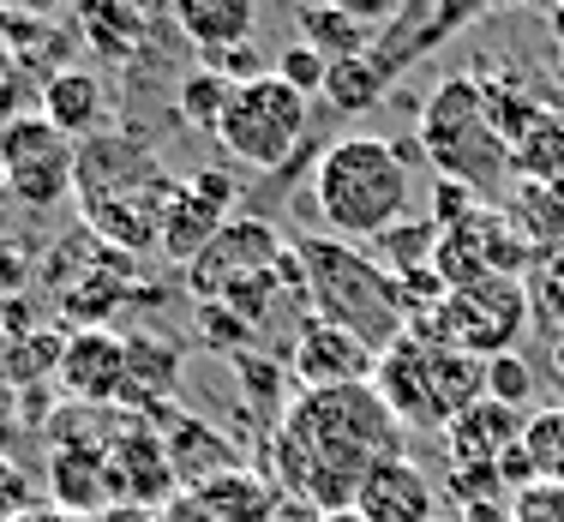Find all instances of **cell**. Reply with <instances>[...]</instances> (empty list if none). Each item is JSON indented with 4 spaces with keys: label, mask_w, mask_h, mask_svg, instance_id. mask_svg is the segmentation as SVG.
<instances>
[{
    "label": "cell",
    "mask_w": 564,
    "mask_h": 522,
    "mask_svg": "<svg viewBox=\"0 0 564 522\" xmlns=\"http://www.w3.org/2000/svg\"><path fill=\"white\" fill-rule=\"evenodd\" d=\"M271 73H276L282 85H289V90H301V97L313 102V97H325L330 61L318 55V48H306V43H289V48H282V55H276V66H271Z\"/></svg>",
    "instance_id": "obj_35"
},
{
    "label": "cell",
    "mask_w": 564,
    "mask_h": 522,
    "mask_svg": "<svg viewBox=\"0 0 564 522\" xmlns=\"http://www.w3.org/2000/svg\"><path fill=\"white\" fill-rule=\"evenodd\" d=\"M306 120H313V102L301 90H289L276 73L252 78V85H235L217 127V144L235 163L247 168H282L306 139Z\"/></svg>",
    "instance_id": "obj_6"
},
{
    "label": "cell",
    "mask_w": 564,
    "mask_h": 522,
    "mask_svg": "<svg viewBox=\"0 0 564 522\" xmlns=\"http://www.w3.org/2000/svg\"><path fill=\"white\" fill-rule=\"evenodd\" d=\"M510 522H564V487L553 480H534L529 492L510 499Z\"/></svg>",
    "instance_id": "obj_39"
},
{
    "label": "cell",
    "mask_w": 564,
    "mask_h": 522,
    "mask_svg": "<svg viewBox=\"0 0 564 522\" xmlns=\"http://www.w3.org/2000/svg\"><path fill=\"white\" fill-rule=\"evenodd\" d=\"M433 247H438V229L433 222H409L402 217L397 229H384L379 240H372V264H379V271H391V276H409V271H426V264H433Z\"/></svg>",
    "instance_id": "obj_31"
},
{
    "label": "cell",
    "mask_w": 564,
    "mask_h": 522,
    "mask_svg": "<svg viewBox=\"0 0 564 522\" xmlns=\"http://www.w3.org/2000/svg\"><path fill=\"white\" fill-rule=\"evenodd\" d=\"M55 391L78 409H120V391H127V337L115 325L66 330Z\"/></svg>",
    "instance_id": "obj_12"
},
{
    "label": "cell",
    "mask_w": 564,
    "mask_h": 522,
    "mask_svg": "<svg viewBox=\"0 0 564 522\" xmlns=\"http://www.w3.org/2000/svg\"><path fill=\"white\" fill-rule=\"evenodd\" d=\"M433 342L438 337H426V325H409L372 367V391L402 433H433Z\"/></svg>",
    "instance_id": "obj_14"
},
{
    "label": "cell",
    "mask_w": 564,
    "mask_h": 522,
    "mask_svg": "<svg viewBox=\"0 0 564 522\" xmlns=\"http://www.w3.org/2000/svg\"><path fill=\"white\" fill-rule=\"evenodd\" d=\"M529 313L546 337H564V252H541V264L529 271Z\"/></svg>",
    "instance_id": "obj_33"
},
{
    "label": "cell",
    "mask_w": 564,
    "mask_h": 522,
    "mask_svg": "<svg viewBox=\"0 0 564 522\" xmlns=\"http://www.w3.org/2000/svg\"><path fill=\"white\" fill-rule=\"evenodd\" d=\"M325 522H367L360 511H325Z\"/></svg>",
    "instance_id": "obj_45"
},
{
    "label": "cell",
    "mask_w": 564,
    "mask_h": 522,
    "mask_svg": "<svg viewBox=\"0 0 564 522\" xmlns=\"http://www.w3.org/2000/svg\"><path fill=\"white\" fill-rule=\"evenodd\" d=\"M522 421H529V414L492 403V396H487V403H475V409H468L463 421L445 433L451 463H456V468H487V463H499L505 450L522 445Z\"/></svg>",
    "instance_id": "obj_21"
},
{
    "label": "cell",
    "mask_w": 564,
    "mask_h": 522,
    "mask_svg": "<svg viewBox=\"0 0 564 522\" xmlns=\"http://www.w3.org/2000/svg\"><path fill=\"white\" fill-rule=\"evenodd\" d=\"M31 511V487H24V468L0 457V522H24Z\"/></svg>",
    "instance_id": "obj_40"
},
{
    "label": "cell",
    "mask_w": 564,
    "mask_h": 522,
    "mask_svg": "<svg viewBox=\"0 0 564 522\" xmlns=\"http://www.w3.org/2000/svg\"><path fill=\"white\" fill-rule=\"evenodd\" d=\"M529 283L517 276H480V283L445 294L433 318H414L426 325V337H438L445 348H463L475 360H499V355H517V337L529 330Z\"/></svg>",
    "instance_id": "obj_7"
},
{
    "label": "cell",
    "mask_w": 564,
    "mask_h": 522,
    "mask_svg": "<svg viewBox=\"0 0 564 522\" xmlns=\"http://www.w3.org/2000/svg\"><path fill=\"white\" fill-rule=\"evenodd\" d=\"M31 78H24V66H19V55H12L7 43H0V132L12 127L19 115H31Z\"/></svg>",
    "instance_id": "obj_37"
},
{
    "label": "cell",
    "mask_w": 564,
    "mask_h": 522,
    "mask_svg": "<svg viewBox=\"0 0 564 522\" xmlns=\"http://www.w3.org/2000/svg\"><path fill=\"white\" fill-rule=\"evenodd\" d=\"M109 85H102L97 73H85V66H66V73H55L43 90H36V115L48 120L55 132H66L73 144H90L109 132Z\"/></svg>",
    "instance_id": "obj_16"
},
{
    "label": "cell",
    "mask_w": 564,
    "mask_h": 522,
    "mask_svg": "<svg viewBox=\"0 0 564 522\" xmlns=\"http://www.w3.org/2000/svg\"><path fill=\"white\" fill-rule=\"evenodd\" d=\"M156 433H163V450H169V463H174L181 492H193V487H205V480L228 475V468H240V463H235V445H228L217 426L198 421V414L169 409L163 421H156Z\"/></svg>",
    "instance_id": "obj_20"
},
{
    "label": "cell",
    "mask_w": 564,
    "mask_h": 522,
    "mask_svg": "<svg viewBox=\"0 0 564 522\" xmlns=\"http://www.w3.org/2000/svg\"><path fill=\"white\" fill-rule=\"evenodd\" d=\"M546 24H553V36H558V48H564V7H553V12H546Z\"/></svg>",
    "instance_id": "obj_44"
},
{
    "label": "cell",
    "mask_w": 564,
    "mask_h": 522,
    "mask_svg": "<svg viewBox=\"0 0 564 522\" xmlns=\"http://www.w3.org/2000/svg\"><path fill=\"white\" fill-rule=\"evenodd\" d=\"M468 24H475V7H456V0H402V7L391 12V24L372 36L367 55L379 61L384 78L397 85L414 61H426L438 43H451V36L468 31Z\"/></svg>",
    "instance_id": "obj_15"
},
{
    "label": "cell",
    "mask_w": 564,
    "mask_h": 522,
    "mask_svg": "<svg viewBox=\"0 0 564 522\" xmlns=\"http://www.w3.org/2000/svg\"><path fill=\"white\" fill-rule=\"evenodd\" d=\"M228 97H235V85H228L217 66H193V73H181V85H174V115H181V127L217 139Z\"/></svg>",
    "instance_id": "obj_29"
},
{
    "label": "cell",
    "mask_w": 564,
    "mask_h": 522,
    "mask_svg": "<svg viewBox=\"0 0 564 522\" xmlns=\"http://www.w3.org/2000/svg\"><path fill=\"white\" fill-rule=\"evenodd\" d=\"M174 31L193 48H205L210 61L228 55V48L252 43V24H259V7L252 0H174Z\"/></svg>",
    "instance_id": "obj_22"
},
{
    "label": "cell",
    "mask_w": 564,
    "mask_h": 522,
    "mask_svg": "<svg viewBox=\"0 0 564 522\" xmlns=\"http://www.w3.org/2000/svg\"><path fill=\"white\" fill-rule=\"evenodd\" d=\"M156 522H223V516L210 511V504L198 499V492H174L163 511H156Z\"/></svg>",
    "instance_id": "obj_41"
},
{
    "label": "cell",
    "mask_w": 564,
    "mask_h": 522,
    "mask_svg": "<svg viewBox=\"0 0 564 522\" xmlns=\"http://www.w3.org/2000/svg\"><path fill=\"white\" fill-rule=\"evenodd\" d=\"M391 97V78H384V66L372 55H355V61H337L325 78V102L337 115H367L379 109V102Z\"/></svg>",
    "instance_id": "obj_30"
},
{
    "label": "cell",
    "mask_w": 564,
    "mask_h": 522,
    "mask_svg": "<svg viewBox=\"0 0 564 522\" xmlns=\"http://www.w3.org/2000/svg\"><path fill=\"white\" fill-rule=\"evenodd\" d=\"M12 403V342L0 337V409Z\"/></svg>",
    "instance_id": "obj_43"
},
{
    "label": "cell",
    "mask_w": 564,
    "mask_h": 522,
    "mask_svg": "<svg viewBox=\"0 0 564 522\" xmlns=\"http://www.w3.org/2000/svg\"><path fill=\"white\" fill-rule=\"evenodd\" d=\"M198 330H205L210 348H235V355H247V342L259 337V330L240 313H228V306H198Z\"/></svg>",
    "instance_id": "obj_38"
},
{
    "label": "cell",
    "mask_w": 564,
    "mask_h": 522,
    "mask_svg": "<svg viewBox=\"0 0 564 522\" xmlns=\"http://www.w3.org/2000/svg\"><path fill=\"white\" fill-rule=\"evenodd\" d=\"M102 450L109 445H55V457H48V492L78 522H97L115 511V480Z\"/></svg>",
    "instance_id": "obj_17"
},
{
    "label": "cell",
    "mask_w": 564,
    "mask_h": 522,
    "mask_svg": "<svg viewBox=\"0 0 564 522\" xmlns=\"http://www.w3.org/2000/svg\"><path fill=\"white\" fill-rule=\"evenodd\" d=\"M492 210L499 205H480L468 222H456V229H438V247H433V271L438 283L451 294L480 283V276H492V259H487V240H492Z\"/></svg>",
    "instance_id": "obj_24"
},
{
    "label": "cell",
    "mask_w": 564,
    "mask_h": 522,
    "mask_svg": "<svg viewBox=\"0 0 564 522\" xmlns=\"http://www.w3.org/2000/svg\"><path fill=\"white\" fill-rule=\"evenodd\" d=\"M372 367H379V355H372L360 337H348V330L325 325V318H313V313L294 325V342H289V379H294V391H343V384H372Z\"/></svg>",
    "instance_id": "obj_13"
},
{
    "label": "cell",
    "mask_w": 564,
    "mask_h": 522,
    "mask_svg": "<svg viewBox=\"0 0 564 522\" xmlns=\"http://www.w3.org/2000/svg\"><path fill=\"white\" fill-rule=\"evenodd\" d=\"M510 181L517 186H558L564 181V115L546 109L510 144Z\"/></svg>",
    "instance_id": "obj_26"
},
{
    "label": "cell",
    "mask_w": 564,
    "mask_h": 522,
    "mask_svg": "<svg viewBox=\"0 0 564 522\" xmlns=\"http://www.w3.org/2000/svg\"><path fill=\"white\" fill-rule=\"evenodd\" d=\"M294 24H301V43L318 48L330 66L337 61H355L372 48V36H379V24H367L348 0H325V7H301L294 12Z\"/></svg>",
    "instance_id": "obj_25"
},
{
    "label": "cell",
    "mask_w": 564,
    "mask_h": 522,
    "mask_svg": "<svg viewBox=\"0 0 564 522\" xmlns=\"http://www.w3.org/2000/svg\"><path fill=\"white\" fill-rule=\"evenodd\" d=\"M391 457H402V426L372 384L294 391V403L271 426L276 487L318 511H355L360 480Z\"/></svg>",
    "instance_id": "obj_1"
},
{
    "label": "cell",
    "mask_w": 564,
    "mask_h": 522,
    "mask_svg": "<svg viewBox=\"0 0 564 522\" xmlns=\"http://www.w3.org/2000/svg\"><path fill=\"white\" fill-rule=\"evenodd\" d=\"M78 144L55 132L43 115H19L0 132V193L24 210H61L73 198Z\"/></svg>",
    "instance_id": "obj_8"
},
{
    "label": "cell",
    "mask_w": 564,
    "mask_h": 522,
    "mask_svg": "<svg viewBox=\"0 0 564 522\" xmlns=\"http://www.w3.org/2000/svg\"><path fill=\"white\" fill-rule=\"evenodd\" d=\"M553 372H558V379H564V337L553 342Z\"/></svg>",
    "instance_id": "obj_46"
},
{
    "label": "cell",
    "mask_w": 564,
    "mask_h": 522,
    "mask_svg": "<svg viewBox=\"0 0 564 522\" xmlns=\"http://www.w3.org/2000/svg\"><path fill=\"white\" fill-rule=\"evenodd\" d=\"M282 252H289V240L276 235V222L235 217L193 264H186V289L198 294V306H210V301H223V294H235L240 283H252V276L276 271Z\"/></svg>",
    "instance_id": "obj_9"
},
{
    "label": "cell",
    "mask_w": 564,
    "mask_h": 522,
    "mask_svg": "<svg viewBox=\"0 0 564 522\" xmlns=\"http://www.w3.org/2000/svg\"><path fill=\"white\" fill-rule=\"evenodd\" d=\"M355 511L367 522H433L438 516V492L409 457H391L360 480Z\"/></svg>",
    "instance_id": "obj_18"
},
{
    "label": "cell",
    "mask_w": 564,
    "mask_h": 522,
    "mask_svg": "<svg viewBox=\"0 0 564 522\" xmlns=\"http://www.w3.org/2000/svg\"><path fill=\"white\" fill-rule=\"evenodd\" d=\"M235 372L247 379V396H252V403H264V409H271V421H282V409H289L294 396H282V367H276V360L235 355Z\"/></svg>",
    "instance_id": "obj_36"
},
{
    "label": "cell",
    "mask_w": 564,
    "mask_h": 522,
    "mask_svg": "<svg viewBox=\"0 0 564 522\" xmlns=\"http://www.w3.org/2000/svg\"><path fill=\"white\" fill-rule=\"evenodd\" d=\"M235 198H240V186H235V174H228V168L186 174V181L174 186V198H169V217H163V240H156V252L186 271V264H193L198 252H205L210 240L235 222Z\"/></svg>",
    "instance_id": "obj_10"
},
{
    "label": "cell",
    "mask_w": 564,
    "mask_h": 522,
    "mask_svg": "<svg viewBox=\"0 0 564 522\" xmlns=\"http://www.w3.org/2000/svg\"><path fill=\"white\" fill-rule=\"evenodd\" d=\"M421 151L426 163L438 168V181H456L492 205L510 181V144L492 132L487 120V97H480V78L475 73H451L445 85L426 97L421 109Z\"/></svg>",
    "instance_id": "obj_5"
},
{
    "label": "cell",
    "mask_w": 564,
    "mask_h": 522,
    "mask_svg": "<svg viewBox=\"0 0 564 522\" xmlns=\"http://www.w3.org/2000/svg\"><path fill=\"white\" fill-rule=\"evenodd\" d=\"M174 174L156 163L151 144L127 132L78 144V174H73V205L85 217V235L102 240L109 252H151L163 240V217L174 198Z\"/></svg>",
    "instance_id": "obj_2"
},
{
    "label": "cell",
    "mask_w": 564,
    "mask_h": 522,
    "mask_svg": "<svg viewBox=\"0 0 564 522\" xmlns=\"http://www.w3.org/2000/svg\"><path fill=\"white\" fill-rule=\"evenodd\" d=\"M522 450L534 463V480L564 487V403H546L522 421Z\"/></svg>",
    "instance_id": "obj_32"
},
{
    "label": "cell",
    "mask_w": 564,
    "mask_h": 522,
    "mask_svg": "<svg viewBox=\"0 0 564 522\" xmlns=\"http://www.w3.org/2000/svg\"><path fill=\"white\" fill-rule=\"evenodd\" d=\"M109 480H115V504H127V511H163V504L181 492V480H174V463L163 450V433H156L151 421H139V414L120 409L115 433H109Z\"/></svg>",
    "instance_id": "obj_11"
},
{
    "label": "cell",
    "mask_w": 564,
    "mask_h": 522,
    "mask_svg": "<svg viewBox=\"0 0 564 522\" xmlns=\"http://www.w3.org/2000/svg\"><path fill=\"white\" fill-rule=\"evenodd\" d=\"M7 445H12V426H7V421H0V457H7Z\"/></svg>",
    "instance_id": "obj_47"
},
{
    "label": "cell",
    "mask_w": 564,
    "mask_h": 522,
    "mask_svg": "<svg viewBox=\"0 0 564 522\" xmlns=\"http://www.w3.org/2000/svg\"><path fill=\"white\" fill-rule=\"evenodd\" d=\"M0 43L19 55L24 78H31L36 90H43L55 73H66V61H61L66 24L61 19H43V12H0ZM66 55H73V48H66Z\"/></svg>",
    "instance_id": "obj_23"
},
{
    "label": "cell",
    "mask_w": 564,
    "mask_h": 522,
    "mask_svg": "<svg viewBox=\"0 0 564 522\" xmlns=\"http://www.w3.org/2000/svg\"><path fill=\"white\" fill-rule=\"evenodd\" d=\"M558 73H564V48H558Z\"/></svg>",
    "instance_id": "obj_48"
},
{
    "label": "cell",
    "mask_w": 564,
    "mask_h": 522,
    "mask_svg": "<svg viewBox=\"0 0 564 522\" xmlns=\"http://www.w3.org/2000/svg\"><path fill=\"white\" fill-rule=\"evenodd\" d=\"M433 522H451V516H433Z\"/></svg>",
    "instance_id": "obj_49"
},
{
    "label": "cell",
    "mask_w": 564,
    "mask_h": 522,
    "mask_svg": "<svg viewBox=\"0 0 564 522\" xmlns=\"http://www.w3.org/2000/svg\"><path fill=\"white\" fill-rule=\"evenodd\" d=\"M78 31L97 48L102 61H132L144 48V31H151V12L139 7H85L78 12Z\"/></svg>",
    "instance_id": "obj_28"
},
{
    "label": "cell",
    "mask_w": 564,
    "mask_h": 522,
    "mask_svg": "<svg viewBox=\"0 0 564 522\" xmlns=\"http://www.w3.org/2000/svg\"><path fill=\"white\" fill-rule=\"evenodd\" d=\"M264 522H325V511L318 504H306V499H294V492H282L276 487V504H271V516Z\"/></svg>",
    "instance_id": "obj_42"
},
{
    "label": "cell",
    "mask_w": 564,
    "mask_h": 522,
    "mask_svg": "<svg viewBox=\"0 0 564 522\" xmlns=\"http://www.w3.org/2000/svg\"><path fill=\"white\" fill-rule=\"evenodd\" d=\"M174 384H181V348L151 337V330H139V337H127V391H120V409L139 414V421H163L174 409Z\"/></svg>",
    "instance_id": "obj_19"
},
{
    "label": "cell",
    "mask_w": 564,
    "mask_h": 522,
    "mask_svg": "<svg viewBox=\"0 0 564 522\" xmlns=\"http://www.w3.org/2000/svg\"><path fill=\"white\" fill-rule=\"evenodd\" d=\"M499 210L534 252H564V193L558 186H510V198Z\"/></svg>",
    "instance_id": "obj_27"
},
{
    "label": "cell",
    "mask_w": 564,
    "mask_h": 522,
    "mask_svg": "<svg viewBox=\"0 0 564 522\" xmlns=\"http://www.w3.org/2000/svg\"><path fill=\"white\" fill-rule=\"evenodd\" d=\"M534 367L522 355H499V360H487V396L492 403H505V409H517V414H534Z\"/></svg>",
    "instance_id": "obj_34"
},
{
    "label": "cell",
    "mask_w": 564,
    "mask_h": 522,
    "mask_svg": "<svg viewBox=\"0 0 564 522\" xmlns=\"http://www.w3.org/2000/svg\"><path fill=\"white\" fill-rule=\"evenodd\" d=\"M421 151V139H372V132H343L325 144V156L313 163V210L325 222L330 240H379L397 229L409 210V168Z\"/></svg>",
    "instance_id": "obj_3"
},
{
    "label": "cell",
    "mask_w": 564,
    "mask_h": 522,
    "mask_svg": "<svg viewBox=\"0 0 564 522\" xmlns=\"http://www.w3.org/2000/svg\"><path fill=\"white\" fill-rule=\"evenodd\" d=\"M294 252H301V271H306V306H313V318L360 337L372 355H384L409 330L397 276L379 271L367 247H348V240H330V235H301Z\"/></svg>",
    "instance_id": "obj_4"
}]
</instances>
